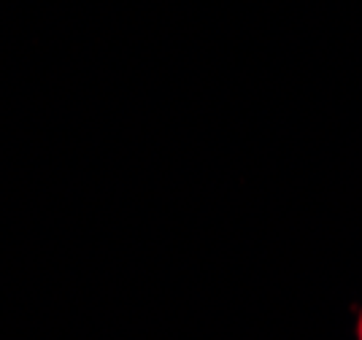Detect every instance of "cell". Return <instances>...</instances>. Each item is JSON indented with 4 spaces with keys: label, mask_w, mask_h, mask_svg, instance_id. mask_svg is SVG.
I'll return each instance as SVG.
<instances>
[{
    "label": "cell",
    "mask_w": 362,
    "mask_h": 340,
    "mask_svg": "<svg viewBox=\"0 0 362 340\" xmlns=\"http://www.w3.org/2000/svg\"><path fill=\"white\" fill-rule=\"evenodd\" d=\"M357 338L362 340V313H360V322H357Z\"/></svg>",
    "instance_id": "obj_1"
}]
</instances>
